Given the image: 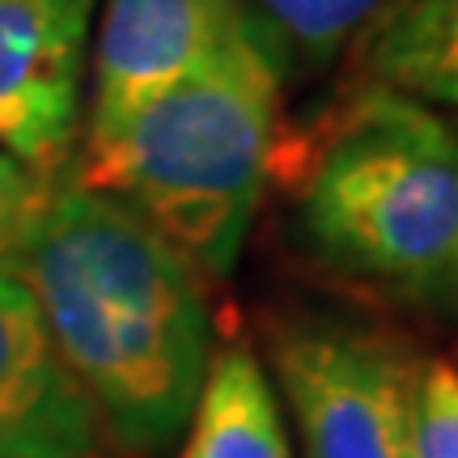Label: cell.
Instances as JSON below:
<instances>
[{"instance_id": "obj_1", "label": "cell", "mask_w": 458, "mask_h": 458, "mask_svg": "<svg viewBox=\"0 0 458 458\" xmlns=\"http://www.w3.org/2000/svg\"><path fill=\"white\" fill-rule=\"evenodd\" d=\"M4 276L30 293L119 450L153 458L179 442L213 360V310L204 276L157 229L55 179Z\"/></svg>"}, {"instance_id": "obj_2", "label": "cell", "mask_w": 458, "mask_h": 458, "mask_svg": "<svg viewBox=\"0 0 458 458\" xmlns=\"http://www.w3.org/2000/svg\"><path fill=\"white\" fill-rule=\"evenodd\" d=\"M272 174L297 242L331 276L458 314V140L433 106L357 85L293 148L276 140Z\"/></svg>"}, {"instance_id": "obj_3", "label": "cell", "mask_w": 458, "mask_h": 458, "mask_svg": "<svg viewBox=\"0 0 458 458\" xmlns=\"http://www.w3.org/2000/svg\"><path fill=\"white\" fill-rule=\"evenodd\" d=\"M280 89L242 13L191 72L128 119L85 131L72 182L128 204L199 276H229L272 179Z\"/></svg>"}, {"instance_id": "obj_4", "label": "cell", "mask_w": 458, "mask_h": 458, "mask_svg": "<svg viewBox=\"0 0 458 458\" xmlns=\"http://www.w3.org/2000/svg\"><path fill=\"white\" fill-rule=\"evenodd\" d=\"M267 377L306 458H411L425 360L391 331L344 318L280 323Z\"/></svg>"}, {"instance_id": "obj_5", "label": "cell", "mask_w": 458, "mask_h": 458, "mask_svg": "<svg viewBox=\"0 0 458 458\" xmlns=\"http://www.w3.org/2000/svg\"><path fill=\"white\" fill-rule=\"evenodd\" d=\"M98 0H0V148L55 174L77 145Z\"/></svg>"}, {"instance_id": "obj_6", "label": "cell", "mask_w": 458, "mask_h": 458, "mask_svg": "<svg viewBox=\"0 0 458 458\" xmlns=\"http://www.w3.org/2000/svg\"><path fill=\"white\" fill-rule=\"evenodd\" d=\"M242 17L238 0H106L89 43L85 131L145 106L208 55Z\"/></svg>"}, {"instance_id": "obj_7", "label": "cell", "mask_w": 458, "mask_h": 458, "mask_svg": "<svg viewBox=\"0 0 458 458\" xmlns=\"http://www.w3.org/2000/svg\"><path fill=\"white\" fill-rule=\"evenodd\" d=\"M102 425L30 293L0 276V458H98Z\"/></svg>"}, {"instance_id": "obj_8", "label": "cell", "mask_w": 458, "mask_h": 458, "mask_svg": "<svg viewBox=\"0 0 458 458\" xmlns=\"http://www.w3.org/2000/svg\"><path fill=\"white\" fill-rule=\"evenodd\" d=\"M357 38L360 85L458 111V0H382Z\"/></svg>"}, {"instance_id": "obj_9", "label": "cell", "mask_w": 458, "mask_h": 458, "mask_svg": "<svg viewBox=\"0 0 458 458\" xmlns=\"http://www.w3.org/2000/svg\"><path fill=\"white\" fill-rule=\"evenodd\" d=\"M179 458H293L280 394L255 352H213L187 416Z\"/></svg>"}, {"instance_id": "obj_10", "label": "cell", "mask_w": 458, "mask_h": 458, "mask_svg": "<svg viewBox=\"0 0 458 458\" xmlns=\"http://www.w3.org/2000/svg\"><path fill=\"white\" fill-rule=\"evenodd\" d=\"M238 4L280 81H289L293 72L327 68L382 9V0H238Z\"/></svg>"}, {"instance_id": "obj_11", "label": "cell", "mask_w": 458, "mask_h": 458, "mask_svg": "<svg viewBox=\"0 0 458 458\" xmlns=\"http://www.w3.org/2000/svg\"><path fill=\"white\" fill-rule=\"evenodd\" d=\"M411 458H458V365L433 357L425 360L416 394V433Z\"/></svg>"}, {"instance_id": "obj_12", "label": "cell", "mask_w": 458, "mask_h": 458, "mask_svg": "<svg viewBox=\"0 0 458 458\" xmlns=\"http://www.w3.org/2000/svg\"><path fill=\"white\" fill-rule=\"evenodd\" d=\"M55 174H43L34 165L17 162L13 153L0 148V276L9 272L21 238L30 233L34 216L43 213Z\"/></svg>"}, {"instance_id": "obj_13", "label": "cell", "mask_w": 458, "mask_h": 458, "mask_svg": "<svg viewBox=\"0 0 458 458\" xmlns=\"http://www.w3.org/2000/svg\"><path fill=\"white\" fill-rule=\"evenodd\" d=\"M445 123H450V131H454V140H458V111L450 114V119H445Z\"/></svg>"}, {"instance_id": "obj_14", "label": "cell", "mask_w": 458, "mask_h": 458, "mask_svg": "<svg viewBox=\"0 0 458 458\" xmlns=\"http://www.w3.org/2000/svg\"><path fill=\"white\" fill-rule=\"evenodd\" d=\"M454 365H458V357H454Z\"/></svg>"}]
</instances>
